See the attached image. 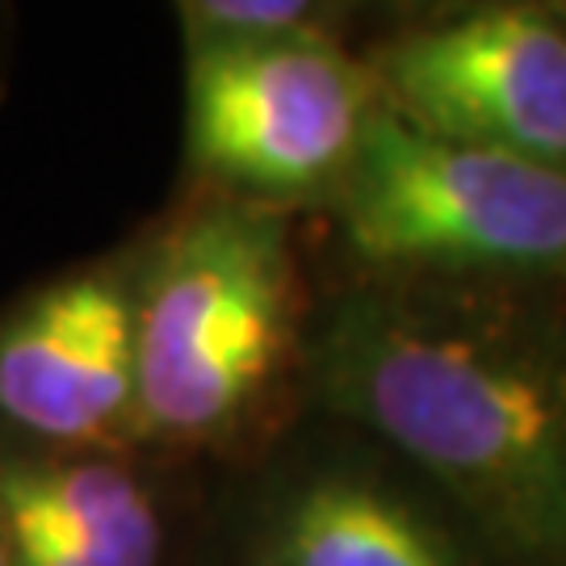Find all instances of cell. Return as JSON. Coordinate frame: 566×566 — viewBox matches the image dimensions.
Returning a JSON list of instances; mask_svg holds the SVG:
<instances>
[{
  "instance_id": "cell-1",
  "label": "cell",
  "mask_w": 566,
  "mask_h": 566,
  "mask_svg": "<svg viewBox=\"0 0 566 566\" xmlns=\"http://www.w3.org/2000/svg\"><path fill=\"white\" fill-rule=\"evenodd\" d=\"M303 374L495 566H566V285L357 277L306 324Z\"/></svg>"
},
{
  "instance_id": "cell-2",
  "label": "cell",
  "mask_w": 566,
  "mask_h": 566,
  "mask_svg": "<svg viewBox=\"0 0 566 566\" xmlns=\"http://www.w3.org/2000/svg\"><path fill=\"white\" fill-rule=\"evenodd\" d=\"M285 210L202 189L135 273V446H231L303 365Z\"/></svg>"
},
{
  "instance_id": "cell-3",
  "label": "cell",
  "mask_w": 566,
  "mask_h": 566,
  "mask_svg": "<svg viewBox=\"0 0 566 566\" xmlns=\"http://www.w3.org/2000/svg\"><path fill=\"white\" fill-rule=\"evenodd\" d=\"M327 198L361 277L566 285L558 164L428 135L378 102Z\"/></svg>"
},
{
  "instance_id": "cell-4",
  "label": "cell",
  "mask_w": 566,
  "mask_h": 566,
  "mask_svg": "<svg viewBox=\"0 0 566 566\" xmlns=\"http://www.w3.org/2000/svg\"><path fill=\"white\" fill-rule=\"evenodd\" d=\"M374 109L369 67L332 34L185 42V160L210 193L277 210L327 198Z\"/></svg>"
},
{
  "instance_id": "cell-5",
  "label": "cell",
  "mask_w": 566,
  "mask_h": 566,
  "mask_svg": "<svg viewBox=\"0 0 566 566\" xmlns=\"http://www.w3.org/2000/svg\"><path fill=\"white\" fill-rule=\"evenodd\" d=\"M231 566H495L465 521L353 428L294 446L243 507Z\"/></svg>"
},
{
  "instance_id": "cell-6",
  "label": "cell",
  "mask_w": 566,
  "mask_h": 566,
  "mask_svg": "<svg viewBox=\"0 0 566 566\" xmlns=\"http://www.w3.org/2000/svg\"><path fill=\"white\" fill-rule=\"evenodd\" d=\"M378 102L441 139L566 168V21L546 9H470L378 46Z\"/></svg>"
},
{
  "instance_id": "cell-7",
  "label": "cell",
  "mask_w": 566,
  "mask_h": 566,
  "mask_svg": "<svg viewBox=\"0 0 566 566\" xmlns=\"http://www.w3.org/2000/svg\"><path fill=\"white\" fill-rule=\"evenodd\" d=\"M135 273L139 248L60 273L0 315V437L135 446Z\"/></svg>"
},
{
  "instance_id": "cell-8",
  "label": "cell",
  "mask_w": 566,
  "mask_h": 566,
  "mask_svg": "<svg viewBox=\"0 0 566 566\" xmlns=\"http://www.w3.org/2000/svg\"><path fill=\"white\" fill-rule=\"evenodd\" d=\"M177 13L185 42H277L332 34V13L306 0H193L177 4Z\"/></svg>"
},
{
  "instance_id": "cell-9",
  "label": "cell",
  "mask_w": 566,
  "mask_h": 566,
  "mask_svg": "<svg viewBox=\"0 0 566 566\" xmlns=\"http://www.w3.org/2000/svg\"><path fill=\"white\" fill-rule=\"evenodd\" d=\"M0 566H13L9 563V549H4V537H0Z\"/></svg>"
}]
</instances>
